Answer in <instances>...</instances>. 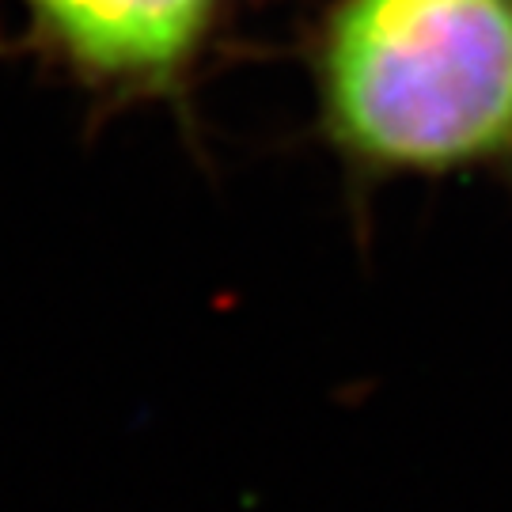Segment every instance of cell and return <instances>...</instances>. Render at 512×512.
I'll return each mask as SVG.
<instances>
[{"label":"cell","instance_id":"cell-1","mask_svg":"<svg viewBox=\"0 0 512 512\" xmlns=\"http://www.w3.org/2000/svg\"><path fill=\"white\" fill-rule=\"evenodd\" d=\"M338 137L391 167L512 145V0H346L327 38Z\"/></svg>","mask_w":512,"mask_h":512},{"label":"cell","instance_id":"cell-2","mask_svg":"<svg viewBox=\"0 0 512 512\" xmlns=\"http://www.w3.org/2000/svg\"><path fill=\"white\" fill-rule=\"evenodd\" d=\"M27 8L84 69L152 80L183 65L217 0H27Z\"/></svg>","mask_w":512,"mask_h":512}]
</instances>
